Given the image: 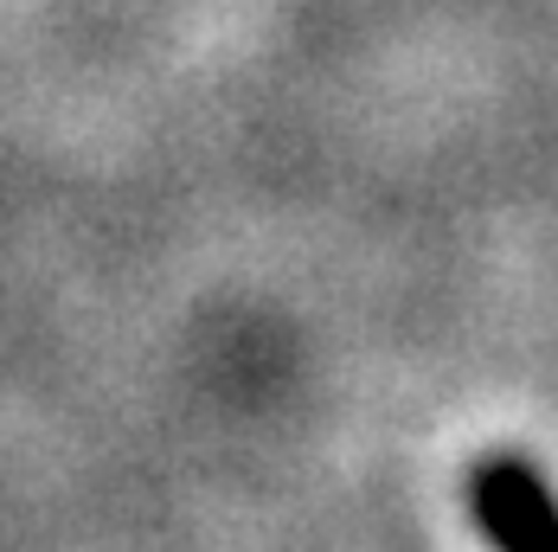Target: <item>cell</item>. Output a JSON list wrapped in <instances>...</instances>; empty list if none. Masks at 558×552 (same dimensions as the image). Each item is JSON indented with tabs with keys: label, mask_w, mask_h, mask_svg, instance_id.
<instances>
[{
	"label": "cell",
	"mask_w": 558,
	"mask_h": 552,
	"mask_svg": "<svg viewBox=\"0 0 558 552\" xmlns=\"http://www.w3.org/2000/svg\"><path fill=\"white\" fill-rule=\"evenodd\" d=\"M469 520L507 552H558V489L513 449L469 469Z\"/></svg>",
	"instance_id": "6da1fadb"
}]
</instances>
